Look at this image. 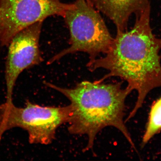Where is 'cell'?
I'll return each instance as SVG.
<instances>
[{
  "label": "cell",
  "mask_w": 161,
  "mask_h": 161,
  "mask_svg": "<svg viewBox=\"0 0 161 161\" xmlns=\"http://www.w3.org/2000/svg\"><path fill=\"white\" fill-rule=\"evenodd\" d=\"M135 15L132 29L117 31L104 57L86 65L92 72L98 69L108 72L96 82L102 83L108 78L119 77L126 81L127 88L131 92L137 91V101L126 122L135 116L150 92L161 87V39L152 32L150 5Z\"/></svg>",
  "instance_id": "1"
},
{
  "label": "cell",
  "mask_w": 161,
  "mask_h": 161,
  "mask_svg": "<svg viewBox=\"0 0 161 161\" xmlns=\"http://www.w3.org/2000/svg\"><path fill=\"white\" fill-rule=\"evenodd\" d=\"M46 86L56 90L69 101L72 113L69 132L74 135H86L87 145L83 152L93 150L96 136L104 128H116L135 149L124 120L125 100L131 91L122 83L104 84L83 81L72 88L61 87L48 82Z\"/></svg>",
  "instance_id": "2"
},
{
  "label": "cell",
  "mask_w": 161,
  "mask_h": 161,
  "mask_svg": "<svg viewBox=\"0 0 161 161\" xmlns=\"http://www.w3.org/2000/svg\"><path fill=\"white\" fill-rule=\"evenodd\" d=\"M74 3L63 18L69 31L70 46L50 59L48 64L78 52L88 54V63H91L100 54L106 53L111 46L114 38L99 11L87 0H76Z\"/></svg>",
  "instance_id": "3"
},
{
  "label": "cell",
  "mask_w": 161,
  "mask_h": 161,
  "mask_svg": "<svg viewBox=\"0 0 161 161\" xmlns=\"http://www.w3.org/2000/svg\"><path fill=\"white\" fill-rule=\"evenodd\" d=\"M70 106L44 107L27 101L23 108L13 102L0 105V142L6 131L22 128L28 134L30 143L47 145L55 139L57 129L68 123L71 115Z\"/></svg>",
  "instance_id": "4"
},
{
  "label": "cell",
  "mask_w": 161,
  "mask_h": 161,
  "mask_svg": "<svg viewBox=\"0 0 161 161\" xmlns=\"http://www.w3.org/2000/svg\"><path fill=\"white\" fill-rule=\"evenodd\" d=\"M74 6L60 0H0V44L8 46L18 32L49 17L63 18Z\"/></svg>",
  "instance_id": "5"
},
{
  "label": "cell",
  "mask_w": 161,
  "mask_h": 161,
  "mask_svg": "<svg viewBox=\"0 0 161 161\" xmlns=\"http://www.w3.org/2000/svg\"><path fill=\"white\" fill-rule=\"evenodd\" d=\"M43 23H35L18 32L8 44L5 69L6 102H13L14 89L20 74L43 61L40 47Z\"/></svg>",
  "instance_id": "6"
},
{
  "label": "cell",
  "mask_w": 161,
  "mask_h": 161,
  "mask_svg": "<svg viewBox=\"0 0 161 161\" xmlns=\"http://www.w3.org/2000/svg\"><path fill=\"white\" fill-rule=\"evenodd\" d=\"M98 11L112 20L116 31L127 30L132 14H136L150 5L148 0H87Z\"/></svg>",
  "instance_id": "7"
},
{
  "label": "cell",
  "mask_w": 161,
  "mask_h": 161,
  "mask_svg": "<svg viewBox=\"0 0 161 161\" xmlns=\"http://www.w3.org/2000/svg\"><path fill=\"white\" fill-rule=\"evenodd\" d=\"M161 132V97L151 106L142 146L146 145L156 134Z\"/></svg>",
  "instance_id": "8"
}]
</instances>
